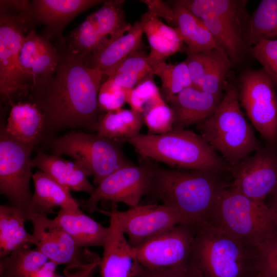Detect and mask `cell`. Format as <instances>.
<instances>
[{
  "label": "cell",
  "mask_w": 277,
  "mask_h": 277,
  "mask_svg": "<svg viewBox=\"0 0 277 277\" xmlns=\"http://www.w3.org/2000/svg\"><path fill=\"white\" fill-rule=\"evenodd\" d=\"M104 76L87 55L73 52L66 44L55 70L37 80L28 95V102L45 116V134L69 128L96 132L98 95Z\"/></svg>",
  "instance_id": "cell-1"
},
{
  "label": "cell",
  "mask_w": 277,
  "mask_h": 277,
  "mask_svg": "<svg viewBox=\"0 0 277 277\" xmlns=\"http://www.w3.org/2000/svg\"><path fill=\"white\" fill-rule=\"evenodd\" d=\"M219 173L162 168L156 164L148 194L173 209L185 222H206L223 190L229 186Z\"/></svg>",
  "instance_id": "cell-2"
},
{
  "label": "cell",
  "mask_w": 277,
  "mask_h": 277,
  "mask_svg": "<svg viewBox=\"0 0 277 277\" xmlns=\"http://www.w3.org/2000/svg\"><path fill=\"white\" fill-rule=\"evenodd\" d=\"M195 228L190 262L201 277H262L256 247L208 222Z\"/></svg>",
  "instance_id": "cell-3"
},
{
  "label": "cell",
  "mask_w": 277,
  "mask_h": 277,
  "mask_svg": "<svg viewBox=\"0 0 277 277\" xmlns=\"http://www.w3.org/2000/svg\"><path fill=\"white\" fill-rule=\"evenodd\" d=\"M141 157L164 163L172 168L225 173L230 166L200 135L185 129L163 134H138L126 140Z\"/></svg>",
  "instance_id": "cell-4"
},
{
  "label": "cell",
  "mask_w": 277,
  "mask_h": 277,
  "mask_svg": "<svg viewBox=\"0 0 277 277\" xmlns=\"http://www.w3.org/2000/svg\"><path fill=\"white\" fill-rule=\"evenodd\" d=\"M213 113L196 125L199 134L230 166L261 148L262 145L243 114L238 89L227 85Z\"/></svg>",
  "instance_id": "cell-5"
},
{
  "label": "cell",
  "mask_w": 277,
  "mask_h": 277,
  "mask_svg": "<svg viewBox=\"0 0 277 277\" xmlns=\"http://www.w3.org/2000/svg\"><path fill=\"white\" fill-rule=\"evenodd\" d=\"M0 2L1 101L11 106L28 96L31 90L21 70L19 58L26 33L33 22L29 1Z\"/></svg>",
  "instance_id": "cell-6"
},
{
  "label": "cell",
  "mask_w": 277,
  "mask_h": 277,
  "mask_svg": "<svg viewBox=\"0 0 277 277\" xmlns=\"http://www.w3.org/2000/svg\"><path fill=\"white\" fill-rule=\"evenodd\" d=\"M206 222L257 247L277 235V224L265 201L250 198L232 188H225Z\"/></svg>",
  "instance_id": "cell-7"
},
{
  "label": "cell",
  "mask_w": 277,
  "mask_h": 277,
  "mask_svg": "<svg viewBox=\"0 0 277 277\" xmlns=\"http://www.w3.org/2000/svg\"><path fill=\"white\" fill-rule=\"evenodd\" d=\"M51 147L52 154L72 158L93 176L95 186L117 169L133 164L124 154L121 141L97 133L71 130L52 139Z\"/></svg>",
  "instance_id": "cell-8"
},
{
  "label": "cell",
  "mask_w": 277,
  "mask_h": 277,
  "mask_svg": "<svg viewBox=\"0 0 277 277\" xmlns=\"http://www.w3.org/2000/svg\"><path fill=\"white\" fill-rule=\"evenodd\" d=\"M247 3L243 0H197L194 4L195 14L201 18L232 65L239 63L250 51V16Z\"/></svg>",
  "instance_id": "cell-9"
},
{
  "label": "cell",
  "mask_w": 277,
  "mask_h": 277,
  "mask_svg": "<svg viewBox=\"0 0 277 277\" xmlns=\"http://www.w3.org/2000/svg\"><path fill=\"white\" fill-rule=\"evenodd\" d=\"M2 120L0 126V193L9 205L18 210L26 221H31L33 194L31 158L33 147L25 146L6 131Z\"/></svg>",
  "instance_id": "cell-10"
},
{
  "label": "cell",
  "mask_w": 277,
  "mask_h": 277,
  "mask_svg": "<svg viewBox=\"0 0 277 277\" xmlns=\"http://www.w3.org/2000/svg\"><path fill=\"white\" fill-rule=\"evenodd\" d=\"M263 69L250 70L240 78V104L251 124L267 144L277 146V93Z\"/></svg>",
  "instance_id": "cell-11"
},
{
  "label": "cell",
  "mask_w": 277,
  "mask_h": 277,
  "mask_svg": "<svg viewBox=\"0 0 277 277\" xmlns=\"http://www.w3.org/2000/svg\"><path fill=\"white\" fill-rule=\"evenodd\" d=\"M142 157L134 164L119 168L108 175L96 186L94 192L83 203L90 213L100 211L97 205L103 201L123 203L131 208L138 206L142 198L148 195L156 164Z\"/></svg>",
  "instance_id": "cell-12"
},
{
  "label": "cell",
  "mask_w": 277,
  "mask_h": 277,
  "mask_svg": "<svg viewBox=\"0 0 277 277\" xmlns=\"http://www.w3.org/2000/svg\"><path fill=\"white\" fill-rule=\"evenodd\" d=\"M195 226L177 224L134 247L140 264L150 269H179L189 267Z\"/></svg>",
  "instance_id": "cell-13"
},
{
  "label": "cell",
  "mask_w": 277,
  "mask_h": 277,
  "mask_svg": "<svg viewBox=\"0 0 277 277\" xmlns=\"http://www.w3.org/2000/svg\"><path fill=\"white\" fill-rule=\"evenodd\" d=\"M230 186L254 200L265 201L277 188V146L267 144L231 167Z\"/></svg>",
  "instance_id": "cell-14"
},
{
  "label": "cell",
  "mask_w": 277,
  "mask_h": 277,
  "mask_svg": "<svg viewBox=\"0 0 277 277\" xmlns=\"http://www.w3.org/2000/svg\"><path fill=\"white\" fill-rule=\"evenodd\" d=\"M111 212L133 247L142 245L177 224L186 223L173 209L163 204L138 205L120 211L116 203H112Z\"/></svg>",
  "instance_id": "cell-15"
},
{
  "label": "cell",
  "mask_w": 277,
  "mask_h": 277,
  "mask_svg": "<svg viewBox=\"0 0 277 277\" xmlns=\"http://www.w3.org/2000/svg\"><path fill=\"white\" fill-rule=\"evenodd\" d=\"M31 222L33 244L54 264L78 266L100 259L87 250H82L54 219L47 215L37 216Z\"/></svg>",
  "instance_id": "cell-16"
},
{
  "label": "cell",
  "mask_w": 277,
  "mask_h": 277,
  "mask_svg": "<svg viewBox=\"0 0 277 277\" xmlns=\"http://www.w3.org/2000/svg\"><path fill=\"white\" fill-rule=\"evenodd\" d=\"M109 232L99 267L101 277H135L140 266L135 249L127 241L115 216L110 211Z\"/></svg>",
  "instance_id": "cell-17"
},
{
  "label": "cell",
  "mask_w": 277,
  "mask_h": 277,
  "mask_svg": "<svg viewBox=\"0 0 277 277\" xmlns=\"http://www.w3.org/2000/svg\"><path fill=\"white\" fill-rule=\"evenodd\" d=\"M61 50L44 36L31 29L22 47L19 63L21 70L31 87L38 79L50 74L60 61Z\"/></svg>",
  "instance_id": "cell-18"
},
{
  "label": "cell",
  "mask_w": 277,
  "mask_h": 277,
  "mask_svg": "<svg viewBox=\"0 0 277 277\" xmlns=\"http://www.w3.org/2000/svg\"><path fill=\"white\" fill-rule=\"evenodd\" d=\"M101 0H34L30 2L33 23L46 27L47 39L60 35L64 28L79 14L101 3Z\"/></svg>",
  "instance_id": "cell-19"
},
{
  "label": "cell",
  "mask_w": 277,
  "mask_h": 277,
  "mask_svg": "<svg viewBox=\"0 0 277 277\" xmlns=\"http://www.w3.org/2000/svg\"><path fill=\"white\" fill-rule=\"evenodd\" d=\"M223 96L191 86L172 96L167 103L173 113V129H185L202 123L213 113Z\"/></svg>",
  "instance_id": "cell-20"
},
{
  "label": "cell",
  "mask_w": 277,
  "mask_h": 277,
  "mask_svg": "<svg viewBox=\"0 0 277 277\" xmlns=\"http://www.w3.org/2000/svg\"><path fill=\"white\" fill-rule=\"evenodd\" d=\"M32 180L34 191L31 205V221L37 216L53 213L56 207L69 210H81L71 190L45 172L38 170L33 174Z\"/></svg>",
  "instance_id": "cell-21"
},
{
  "label": "cell",
  "mask_w": 277,
  "mask_h": 277,
  "mask_svg": "<svg viewBox=\"0 0 277 277\" xmlns=\"http://www.w3.org/2000/svg\"><path fill=\"white\" fill-rule=\"evenodd\" d=\"M31 164L32 168H38L70 190L84 191L90 195L96 190V187L88 180L87 172L74 161L39 150Z\"/></svg>",
  "instance_id": "cell-22"
},
{
  "label": "cell",
  "mask_w": 277,
  "mask_h": 277,
  "mask_svg": "<svg viewBox=\"0 0 277 277\" xmlns=\"http://www.w3.org/2000/svg\"><path fill=\"white\" fill-rule=\"evenodd\" d=\"M45 122L44 115L35 104L18 102L11 106L5 128L15 140L34 147L45 134Z\"/></svg>",
  "instance_id": "cell-23"
},
{
  "label": "cell",
  "mask_w": 277,
  "mask_h": 277,
  "mask_svg": "<svg viewBox=\"0 0 277 277\" xmlns=\"http://www.w3.org/2000/svg\"><path fill=\"white\" fill-rule=\"evenodd\" d=\"M53 219L81 248L103 247L108 234L109 227H104L81 209H60Z\"/></svg>",
  "instance_id": "cell-24"
},
{
  "label": "cell",
  "mask_w": 277,
  "mask_h": 277,
  "mask_svg": "<svg viewBox=\"0 0 277 277\" xmlns=\"http://www.w3.org/2000/svg\"><path fill=\"white\" fill-rule=\"evenodd\" d=\"M144 34L141 21L136 22L126 34L109 43L96 53L87 55L90 64L107 77L128 56L141 49Z\"/></svg>",
  "instance_id": "cell-25"
},
{
  "label": "cell",
  "mask_w": 277,
  "mask_h": 277,
  "mask_svg": "<svg viewBox=\"0 0 277 277\" xmlns=\"http://www.w3.org/2000/svg\"><path fill=\"white\" fill-rule=\"evenodd\" d=\"M140 21L150 46V62L165 61L181 49L183 42L176 27L166 25L148 11Z\"/></svg>",
  "instance_id": "cell-26"
},
{
  "label": "cell",
  "mask_w": 277,
  "mask_h": 277,
  "mask_svg": "<svg viewBox=\"0 0 277 277\" xmlns=\"http://www.w3.org/2000/svg\"><path fill=\"white\" fill-rule=\"evenodd\" d=\"M173 8L174 27L187 46L186 52H201L213 49L221 51L212 33L201 18L175 2Z\"/></svg>",
  "instance_id": "cell-27"
},
{
  "label": "cell",
  "mask_w": 277,
  "mask_h": 277,
  "mask_svg": "<svg viewBox=\"0 0 277 277\" xmlns=\"http://www.w3.org/2000/svg\"><path fill=\"white\" fill-rule=\"evenodd\" d=\"M22 213L9 205H0V259L13 250L33 244L32 234L25 227Z\"/></svg>",
  "instance_id": "cell-28"
},
{
  "label": "cell",
  "mask_w": 277,
  "mask_h": 277,
  "mask_svg": "<svg viewBox=\"0 0 277 277\" xmlns=\"http://www.w3.org/2000/svg\"><path fill=\"white\" fill-rule=\"evenodd\" d=\"M144 123L143 114L121 108L107 112L100 119L96 132L110 139L126 141L138 134Z\"/></svg>",
  "instance_id": "cell-29"
},
{
  "label": "cell",
  "mask_w": 277,
  "mask_h": 277,
  "mask_svg": "<svg viewBox=\"0 0 277 277\" xmlns=\"http://www.w3.org/2000/svg\"><path fill=\"white\" fill-rule=\"evenodd\" d=\"M49 260L36 248L24 246L0 259L3 277H35Z\"/></svg>",
  "instance_id": "cell-30"
},
{
  "label": "cell",
  "mask_w": 277,
  "mask_h": 277,
  "mask_svg": "<svg viewBox=\"0 0 277 277\" xmlns=\"http://www.w3.org/2000/svg\"><path fill=\"white\" fill-rule=\"evenodd\" d=\"M153 76L148 54L140 49L123 60L107 78L123 88L132 89L143 81Z\"/></svg>",
  "instance_id": "cell-31"
},
{
  "label": "cell",
  "mask_w": 277,
  "mask_h": 277,
  "mask_svg": "<svg viewBox=\"0 0 277 277\" xmlns=\"http://www.w3.org/2000/svg\"><path fill=\"white\" fill-rule=\"evenodd\" d=\"M125 1H105L102 6L90 14L99 32L110 42L123 35L131 28L125 19Z\"/></svg>",
  "instance_id": "cell-32"
},
{
  "label": "cell",
  "mask_w": 277,
  "mask_h": 277,
  "mask_svg": "<svg viewBox=\"0 0 277 277\" xmlns=\"http://www.w3.org/2000/svg\"><path fill=\"white\" fill-rule=\"evenodd\" d=\"M153 73L161 81L160 92L167 103L173 96L184 89L193 86L185 61L177 64H168L164 60L150 62Z\"/></svg>",
  "instance_id": "cell-33"
},
{
  "label": "cell",
  "mask_w": 277,
  "mask_h": 277,
  "mask_svg": "<svg viewBox=\"0 0 277 277\" xmlns=\"http://www.w3.org/2000/svg\"><path fill=\"white\" fill-rule=\"evenodd\" d=\"M277 37V0H263L250 16L248 39L250 47Z\"/></svg>",
  "instance_id": "cell-34"
},
{
  "label": "cell",
  "mask_w": 277,
  "mask_h": 277,
  "mask_svg": "<svg viewBox=\"0 0 277 277\" xmlns=\"http://www.w3.org/2000/svg\"><path fill=\"white\" fill-rule=\"evenodd\" d=\"M110 43L98 31L90 15L69 35L67 45L71 51L84 55H92Z\"/></svg>",
  "instance_id": "cell-35"
},
{
  "label": "cell",
  "mask_w": 277,
  "mask_h": 277,
  "mask_svg": "<svg viewBox=\"0 0 277 277\" xmlns=\"http://www.w3.org/2000/svg\"><path fill=\"white\" fill-rule=\"evenodd\" d=\"M231 66L228 57L217 50L200 89L213 94L223 95V91L228 85L226 78Z\"/></svg>",
  "instance_id": "cell-36"
},
{
  "label": "cell",
  "mask_w": 277,
  "mask_h": 277,
  "mask_svg": "<svg viewBox=\"0 0 277 277\" xmlns=\"http://www.w3.org/2000/svg\"><path fill=\"white\" fill-rule=\"evenodd\" d=\"M163 100L153 76H151L130 90L127 103L131 109L144 114L151 107Z\"/></svg>",
  "instance_id": "cell-37"
},
{
  "label": "cell",
  "mask_w": 277,
  "mask_h": 277,
  "mask_svg": "<svg viewBox=\"0 0 277 277\" xmlns=\"http://www.w3.org/2000/svg\"><path fill=\"white\" fill-rule=\"evenodd\" d=\"M143 116L149 134H163L173 129V111L164 100L149 108Z\"/></svg>",
  "instance_id": "cell-38"
},
{
  "label": "cell",
  "mask_w": 277,
  "mask_h": 277,
  "mask_svg": "<svg viewBox=\"0 0 277 277\" xmlns=\"http://www.w3.org/2000/svg\"><path fill=\"white\" fill-rule=\"evenodd\" d=\"M277 90V39L263 40L250 48Z\"/></svg>",
  "instance_id": "cell-39"
},
{
  "label": "cell",
  "mask_w": 277,
  "mask_h": 277,
  "mask_svg": "<svg viewBox=\"0 0 277 277\" xmlns=\"http://www.w3.org/2000/svg\"><path fill=\"white\" fill-rule=\"evenodd\" d=\"M130 90L120 86L107 78L102 84L98 92L100 111L108 112L122 108L127 103Z\"/></svg>",
  "instance_id": "cell-40"
},
{
  "label": "cell",
  "mask_w": 277,
  "mask_h": 277,
  "mask_svg": "<svg viewBox=\"0 0 277 277\" xmlns=\"http://www.w3.org/2000/svg\"><path fill=\"white\" fill-rule=\"evenodd\" d=\"M217 49L201 52H187L184 61L191 79L193 87L201 89L206 73L213 61Z\"/></svg>",
  "instance_id": "cell-41"
},
{
  "label": "cell",
  "mask_w": 277,
  "mask_h": 277,
  "mask_svg": "<svg viewBox=\"0 0 277 277\" xmlns=\"http://www.w3.org/2000/svg\"><path fill=\"white\" fill-rule=\"evenodd\" d=\"M256 252L262 277H277V235L258 245Z\"/></svg>",
  "instance_id": "cell-42"
},
{
  "label": "cell",
  "mask_w": 277,
  "mask_h": 277,
  "mask_svg": "<svg viewBox=\"0 0 277 277\" xmlns=\"http://www.w3.org/2000/svg\"><path fill=\"white\" fill-rule=\"evenodd\" d=\"M135 277H201L191 264L186 268L179 269H150L140 264Z\"/></svg>",
  "instance_id": "cell-43"
},
{
  "label": "cell",
  "mask_w": 277,
  "mask_h": 277,
  "mask_svg": "<svg viewBox=\"0 0 277 277\" xmlns=\"http://www.w3.org/2000/svg\"><path fill=\"white\" fill-rule=\"evenodd\" d=\"M145 4L150 12L157 17L165 19L170 25L174 27V14L173 8L165 2L160 0L141 1Z\"/></svg>",
  "instance_id": "cell-44"
},
{
  "label": "cell",
  "mask_w": 277,
  "mask_h": 277,
  "mask_svg": "<svg viewBox=\"0 0 277 277\" xmlns=\"http://www.w3.org/2000/svg\"><path fill=\"white\" fill-rule=\"evenodd\" d=\"M101 258L93 262L78 266H67L65 270V277H89L99 266ZM61 277V276H60Z\"/></svg>",
  "instance_id": "cell-45"
},
{
  "label": "cell",
  "mask_w": 277,
  "mask_h": 277,
  "mask_svg": "<svg viewBox=\"0 0 277 277\" xmlns=\"http://www.w3.org/2000/svg\"><path fill=\"white\" fill-rule=\"evenodd\" d=\"M267 197L268 201L266 204L273 215L277 224V188Z\"/></svg>",
  "instance_id": "cell-46"
},
{
  "label": "cell",
  "mask_w": 277,
  "mask_h": 277,
  "mask_svg": "<svg viewBox=\"0 0 277 277\" xmlns=\"http://www.w3.org/2000/svg\"><path fill=\"white\" fill-rule=\"evenodd\" d=\"M89 277H92V274L90 275Z\"/></svg>",
  "instance_id": "cell-47"
},
{
  "label": "cell",
  "mask_w": 277,
  "mask_h": 277,
  "mask_svg": "<svg viewBox=\"0 0 277 277\" xmlns=\"http://www.w3.org/2000/svg\"><path fill=\"white\" fill-rule=\"evenodd\" d=\"M1 277H3V276H1Z\"/></svg>",
  "instance_id": "cell-48"
}]
</instances>
